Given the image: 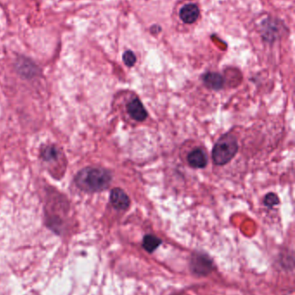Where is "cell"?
Masks as SVG:
<instances>
[{
    "label": "cell",
    "instance_id": "5b68a950",
    "mask_svg": "<svg viewBox=\"0 0 295 295\" xmlns=\"http://www.w3.org/2000/svg\"><path fill=\"white\" fill-rule=\"evenodd\" d=\"M126 110L132 119L138 122L145 121L148 116V111L139 99H134L130 101L126 106Z\"/></svg>",
    "mask_w": 295,
    "mask_h": 295
},
{
    "label": "cell",
    "instance_id": "30bf717a",
    "mask_svg": "<svg viewBox=\"0 0 295 295\" xmlns=\"http://www.w3.org/2000/svg\"><path fill=\"white\" fill-rule=\"evenodd\" d=\"M42 156L44 160L49 161V162L58 159V149L53 146L44 147V149H42Z\"/></svg>",
    "mask_w": 295,
    "mask_h": 295
},
{
    "label": "cell",
    "instance_id": "6da1fadb",
    "mask_svg": "<svg viewBox=\"0 0 295 295\" xmlns=\"http://www.w3.org/2000/svg\"><path fill=\"white\" fill-rule=\"evenodd\" d=\"M112 182L109 171L101 168H86L76 177L77 187L84 192H97L107 189Z\"/></svg>",
    "mask_w": 295,
    "mask_h": 295
},
{
    "label": "cell",
    "instance_id": "52a82bcc",
    "mask_svg": "<svg viewBox=\"0 0 295 295\" xmlns=\"http://www.w3.org/2000/svg\"><path fill=\"white\" fill-rule=\"evenodd\" d=\"M180 18L183 23L191 25L197 21L199 16V9L196 5L189 4L183 6L179 12Z\"/></svg>",
    "mask_w": 295,
    "mask_h": 295
},
{
    "label": "cell",
    "instance_id": "277c9868",
    "mask_svg": "<svg viewBox=\"0 0 295 295\" xmlns=\"http://www.w3.org/2000/svg\"><path fill=\"white\" fill-rule=\"evenodd\" d=\"M110 201H111L113 206L120 211L127 210L130 206V199L126 192L119 187L114 188L111 191Z\"/></svg>",
    "mask_w": 295,
    "mask_h": 295
},
{
    "label": "cell",
    "instance_id": "ba28073f",
    "mask_svg": "<svg viewBox=\"0 0 295 295\" xmlns=\"http://www.w3.org/2000/svg\"><path fill=\"white\" fill-rule=\"evenodd\" d=\"M202 82L209 89L218 91L224 86V78L218 73H207L202 76Z\"/></svg>",
    "mask_w": 295,
    "mask_h": 295
},
{
    "label": "cell",
    "instance_id": "7a4b0ae2",
    "mask_svg": "<svg viewBox=\"0 0 295 295\" xmlns=\"http://www.w3.org/2000/svg\"><path fill=\"white\" fill-rule=\"evenodd\" d=\"M237 139L233 134H224L216 142L212 149V159L216 165L230 163L238 151Z\"/></svg>",
    "mask_w": 295,
    "mask_h": 295
},
{
    "label": "cell",
    "instance_id": "3957f363",
    "mask_svg": "<svg viewBox=\"0 0 295 295\" xmlns=\"http://www.w3.org/2000/svg\"><path fill=\"white\" fill-rule=\"evenodd\" d=\"M190 266L192 272L196 274L206 276L212 271L213 263L206 254H196L191 258Z\"/></svg>",
    "mask_w": 295,
    "mask_h": 295
},
{
    "label": "cell",
    "instance_id": "8992f818",
    "mask_svg": "<svg viewBox=\"0 0 295 295\" xmlns=\"http://www.w3.org/2000/svg\"><path fill=\"white\" fill-rule=\"evenodd\" d=\"M189 164L194 168H204L207 166L208 158L204 150L196 149L190 152L187 157Z\"/></svg>",
    "mask_w": 295,
    "mask_h": 295
},
{
    "label": "cell",
    "instance_id": "9c48e42d",
    "mask_svg": "<svg viewBox=\"0 0 295 295\" xmlns=\"http://www.w3.org/2000/svg\"><path fill=\"white\" fill-rule=\"evenodd\" d=\"M161 240L155 235H146L143 239L142 246L146 251L153 253L161 244Z\"/></svg>",
    "mask_w": 295,
    "mask_h": 295
},
{
    "label": "cell",
    "instance_id": "7c38bea8",
    "mask_svg": "<svg viewBox=\"0 0 295 295\" xmlns=\"http://www.w3.org/2000/svg\"><path fill=\"white\" fill-rule=\"evenodd\" d=\"M122 58H123L124 63L129 68L134 67V64L136 63V56L134 54V52L130 51V50L125 52Z\"/></svg>",
    "mask_w": 295,
    "mask_h": 295
},
{
    "label": "cell",
    "instance_id": "8fae6325",
    "mask_svg": "<svg viewBox=\"0 0 295 295\" xmlns=\"http://www.w3.org/2000/svg\"><path fill=\"white\" fill-rule=\"evenodd\" d=\"M280 199L277 194L273 193V192H269L268 194L266 195L265 199H264V205L268 206L269 208H273V206L279 205Z\"/></svg>",
    "mask_w": 295,
    "mask_h": 295
}]
</instances>
